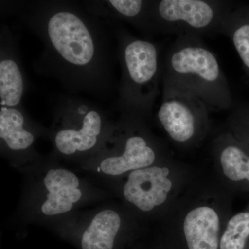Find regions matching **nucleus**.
<instances>
[{
  "label": "nucleus",
  "mask_w": 249,
  "mask_h": 249,
  "mask_svg": "<svg viewBox=\"0 0 249 249\" xmlns=\"http://www.w3.org/2000/svg\"><path fill=\"white\" fill-rule=\"evenodd\" d=\"M3 14L17 16L43 44L34 67L58 80L67 92L106 98L114 91L110 23L88 12L81 1H1Z\"/></svg>",
  "instance_id": "obj_1"
},
{
  "label": "nucleus",
  "mask_w": 249,
  "mask_h": 249,
  "mask_svg": "<svg viewBox=\"0 0 249 249\" xmlns=\"http://www.w3.org/2000/svg\"><path fill=\"white\" fill-rule=\"evenodd\" d=\"M22 194L10 223L14 227H53L85 206L116 198L65 168L52 155L20 172Z\"/></svg>",
  "instance_id": "obj_2"
},
{
  "label": "nucleus",
  "mask_w": 249,
  "mask_h": 249,
  "mask_svg": "<svg viewBox=\"0 0 249 249\" xmlns=\"http://www.w3.org/2000/svg\"><path fill=\"white\" fill-rule=\"evenodd\" d=\"M232 197L202 168L152 228L166 249H219L223 230L232 214Z\"/></svg>",
  "instance_id": "obj_3"
},
{
  "label": "nucleus",
  "mask_w": 249,
  "mask_h": 249,
  "mask_svg": "<svg viewBox=\"0 0 249 249\" xmlns=\"http://www.w3.org/2000/svg\"><path fill=\"white\" fill-rule=\"evenodd\" d=\"M202 168L172 157L104 184L143 225L152 227L197 178Z\"/></svg>",
  "instance_id": "obj_4"
},
{
  "label": "nucleus",
  "mask_w": 249,
  "mask_h": 249,
  "mask_svg": "<svg viewBox=\"0 0 249 249\" xmlns=\"http://www.w3.org/2000/svg\"><path fill=\"white\" fill-rule=\"evenodd\" d=\"M109 21L116 38L121 69L116 110L119 117L150 124L162 80L163 62L160 45L133 35L122 23Z\"/></svg>",
  "instance_id": "obj_5"
},
{
  "label": "nucleus",
  "mask_w": 249,
  "mask_h": 249,
  "mask_svg": "<svg viewBox=\"0 0 249 249\" xmlns=\"http://www.w3.org/2000/svg\"><path fill=\"white\" fill-rule=\"evenodd\" d=\"M116 128V121L97 105L76 95H62L48 128L50 155L80 164L106 146Z\"/></svg>",
  "instance_id": "obj_6"
},
{
  "label": "nucleus",
  "mask_w": 249,
  "mask_h": 249,
  "mask_svg": "<svg viewBox=\"0 0 249 249\" xmlns=\"http://www.w3.org/2000/svg\"><path fill=\"white\" fill-rule=\"evenodd\" d=\"M162 83L193 93L211 111L232 107V93L227 77L215 54L205 45L201 36L177 37L163 62Z\"/></svg>",
  "instance_id": "obj_7"
},
{
  "label": "nucleus",
  "mask_w": 249,
  "mask_h": 249,
  "mask_svg": "<svg viewBox=\"0 0 249 249\" xmlns=\"http://www.w3.org/2000/svg\"><path fill=\"white\" fill-rule=\"evenodd\" d=\"M172 157L168 142L152 132L150 124L119 117L115 132L106 146L79 165L106 184Z\"/></svg>",
  "instance_id": "obj_8"
},
{
  "label": "nucleus",
  "mask_w": 249,
  "mask_h": 249,
  "mask_svg": "<svg viewBox=\"0 0 249 249\" xmlns=\"http://www.w3.org/2000/svg\"><path fill=\"white\" fill-rule=\"evenodd\" d=\"M150 228L118 201L78 211L50 229L78 249H128Z\"/></svg>",
  "instance_id": "obj_9"
},
{
  "label": "nucleus",
  "mask_w": 249,
  "mask_h": 249,
  "mask_svg": "<svg viewBox=\"0 0 249 249\" xmlns=\"http://www.w3.org/2000/svg\"><path fill=\"white\" fill-rule=\"evenodd\" d=\"M210 111L193 93L163 83L161 103L157 121L168 142L181 152L199 148L211 130Z\"/></svg>",
  "instance_id": "obj_10"
},
{
  "label": "nucleus",
  "mask_w": 249,
  "mask_h": 249,
  "mask_svg": "<svg viewBox=\"0 0 249 249\" xmlns=\"http://www.w3.org/2000/svg\"><path fill=\"white\" fill-rule=\"evenodd\" d=\"M231 9L230 1L222 0H151L149 36L218 34Z\"/></svg>",
  "instance_id": "obj_11"
},
{
  "label": "nucleus",
  "mask_w": 249,
  "mask_h": 249,
  "mask_svg": "<svg viewBox=\"0 0 249 249\" xmlns=\"http://www.w3.org/2000/svg\"><path fill=\"white\" fill-rule=\"evenodd\" d=\"M0 108L1 157L12 168L22 172L43 158L36 150V144L40 138L47 139L48 128L31 119L22 105Z\"/></svg>",
  "instance_id": "obj_12"
},
{
  "label": "nucleus",
  "mask_w": 249,
  "mask_h": 249,
  "mask_svg": "<svg viewBox=\"0 0 249 249\" xmlns=\"http://www.w3.org/2000/svg\"><path fill=\"white\" fill-rule=\"evenodd\" d=\"M210 152L211 167L205 169L219 186L232 196L249 188V145L224 129L214 136Z\"/></svg>",
  "instance_id": "obj_13"
},
{
  "label": "nucleus",
  "mask_w": 249,
  "mask_h": 249,
  "mask_svg": "<svg viewBox=\"0 0 249 249\" xmlns=\"http://www.w3.org/2000/svg\"><path fill=\"white\" fill-rule=\"evenodd\" d=\"M27 87L18 39L6 24L0 27V107L22 105Z\"/></svg>",
  "instance_id": "obj_14"
},
{
  "label": "nucleus",
  "mask_w": 249,
  "mask_h": 249,
  "mask_svg": "<svg viewBox=\"0 0 249 249\" xmlns=\"http://www.w3.org/2000/svg\"><path fill=\"white\" fill-rule=\"evenodd\" d=\"M85 9L96 17L121 23H127L149 36V0H89L81 1Z\"/></svg>",
  "instance_id": "obj_15"
},
{
  "label": "nucleus",
  "mask_w": 249,
  "mask_h": 249,
  "mask_svg": "<svg viewBox=\"0 0 249 249\" xmlns=\"http://www.w3.org/2000/svg\"><path fill=\"white\" fill-rule=\"evenodd\" d=\"M218 34L227 36L249 71V16L243 10L231 9L221 21Z\"/></svg>",
  "instance_id": "obj_16"
},
{
  "label": "nucleus",
  "mask_w": 249,
  "mask_h": 249,
  "mask_svg": "<svg viewBox=\"0 0 249 249\" xmlns=\"http://www.w3.org/2000/svg\"><path fill=\"white\" fill-rule=\"evenodd\" d=\"M219 249H249V207L228 219L221 235Z\"/></svg>",
  "instance_id": "obj_17"
},
{
  "label": "nucleus",
  "mask_w": 249,
  "mask_h": 249,
  "mask_svg": "<svg viewBox=\"0 0 249 249\" xmlns=\"http://www.w3.org/2000/svg\"><path fill=\"white\" fill-rule=\"evenodd\" d=\"M128 249H166L151 228Z\"/></svg>",
  "instance_id": "obj_18"
},
{
  "label": "nucleus",
  "mask_w": 249,
  "mask_h": 249,
  "mask_svg": "<svg viewBox=\"0 0 249 249\" xmlns=\"http://www.w3.org/2000/svg\"><path fill=\"white\" fill-rule=\"evenodd\" d=\"M227 131L231 132L238 140L249 143V128L248 127H231L227 128Z\"/></svg>",
  "instance_id": "obj_19"
}]
</instances>
